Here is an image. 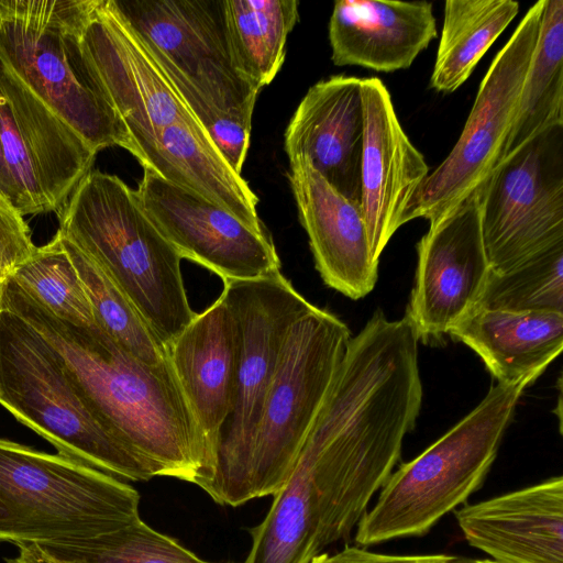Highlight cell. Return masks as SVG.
<instances>
[{
  "label": "cell",
  "mask_w": 563,
  "mask_h": 563,
  "mask_svg": "<svg viewBox=\"0 0 563 563\" xmlns=\"http://www.w3.org/2000/svg\"><path fill=\"white\" fill-rule=\"evenodd\" d=\"M2 309L55 349L88 404L154 477L200 486L208 445L176 378L136 360L96 322L82 327L54 316L11 279L3 285Z\"/></svg>",
  "instance_id": "1"
},
{
  "label": "cell",
  "mask_w": 563,
  "mask_h": 563,
  "mask_svg": "<svg viewBox=\"0 0 563 563\" xmlns=\"http://www.w3.org/2000/svg\"><path fill=\"white\" fill-rule=\"evenodd\" d=\"M81 42L141 165L229 210L251 228L265 230L257 214L258 199L247 181L227 165L110 0H95Z\"/></svg>",
  "instance_id": "2"
},
{
  "label": "cell",
  "mask_w": 563,
  "mask_h": 563,
  "mask_svg": "<svg viewBox=\"0 0 563 563\" xmlns=\"http://www.w3.org/2000/svg\"><path fill=\"white\" fill-rule=\"evenodd\" d=\"M227 165L240 173L257 95L236 68L224 0H110Z\"/></svg>",
  "instance_id": "3"
},
{
  "label": "cell",
  "mask_w": 563,
  "mask_h": 563,
  "mask_svg": "<svg viewBox=\"0 0 563 563\" xmlns=\"http://www.w3.org/2000/svg\"><path fill=\"white\" fill-rule=\"evenodd\" d=\"M57 216L56 233L109 275L165 346L194 319L181 256L122 179L91 169Z\"/></svg>",
  "instance_id": "4"
},
{
  "label": "cell",
  "mask_w": 563,
  "mask_h": 563,
  "mask_svg": "<svg viewBox=\"0 0 563 563\" xmlns=\"http://www.w3.org/2000/svg\"><path fill=\"white\" fill-rule=\"evenodd\" d=\"M95 0H0V65L95 152L137 148L82 48Z\"/></svg>",
  "instance_id": "5"
},
{
  "label": "cell",
  "mask_w": 563,
  "mask_h": 563,
  "mask_svg": "<svg viewBox=\"0 0 563 563\" xmlns=\"http://www.w3.org/2000/svg\"><path fill=\"white\" fill-rule=\"evenodd\" d=\"M532 384L492 385L483 400L418 456L402 463L356 525L355 542L369 547L421 537L478 490L496 460L523 390Z\"/></svg>",
  "instance_id": "6"
},
{
  "label": "cell",
  "mask_w": 563,
  "mask_h": 563,
  "mask_svg": "<svg viewBox=\"0 0 563 563\" xmlns=\"http://www.w3.org/2000/svg\"><path fill=\"white\" fill-rule=\"evenodd\" d=\"M139 504L118 477L0 438V543L91 540L140 519Z\"/></svg>",
  "instance_id": "7"
},
{
  "label": "cell",
  "mask_w": 563,
  "mask_h": 563,
  "mask_svg": "<svg viewBox=\"0 0 563 563\" xmlns=\"http://www.w3.org/2000/svg\"><path fill=\"white\" fill-rule=\"evenodd\" d=\"M0 405L58 454L118 478L154 477L88 404L55 349L5 309L0 312Z\"/></svg>",
  "instance_id": "8"
},
{
  "label": "cell",
  "mask_w": 563,
  "mask_h": 563,
  "mask_svg": "<svg viewBox=\"0 0 563 563\" xmlns=\"http://www.w3.org/2000/svg\"><path fill=\"white\" fill-rule=\"evenodd\" d=\"M351 339L341 319L317 306L292 324L265 396L233 507L274 496L285 485Z\"/></svg>",
  "instance_id": "9"
},
{
  "label": "cell",
  "mask_w": 563,
  "mask_h": 563,
  "mask_svg": "<svg viewBox=\"0 0 563 563\" xmlns=\"http://www.w3.org/2000/svg\"><path fill=\"white\" fill-rule=\"evenodd\" d=\"M220 296L238 325L235 395L209 476L200 488L216 503L232 506L287 335L314 305L280 272L255 279L223 280Z\"/></svg>",
  "instance_id": "10"
},
{
  "label": "cell",
  "mask_w": 563,
  "mask_h": 563,
  "mask_svg": "<svg viewBox=\"0 0 563 563\" xmlns=\"http://www.w3.org/2000/svg\"><path fill=\"white\" fill-rule=\"evenodd\" d=\"M542 8L540 0L528 10L493 59L457 142L413 195L404 223L438 218L479 190L500 163L537 44Z\"/></svg>",
  "instance_id": "11"
},
{
  "label": "cell",
  "mask_w": 563,
  "mask_h": 563,
  "mask_svg": "<svg viewBox=\"0 0 563 563\" xmlns=\"http://www.w3.org/2000/svg\"><path fill=\"white\" fill-rule=\"evenodd\" d=\"M481 230L494 273L563 245V125L504 158L479 189Z\"/></svg>",
  "instance_id": "12"
},
{
  "label": "cell",
  "mask_w": 563,
  "mask_h": 563,
  "mask_svg": "<svg viewBox=\"0 0 563 563\" xmlns=\"http://www.w3.org/2000/svg\"><path fill=\"white\" fill-rule=\"evenodd\" d=\"M0 137L22 214L56 212L91 170L97 152L0 65Z\"/></svg>",
  "instance_id": "13"
},
{
  "label": "cell",
  "mask_w": 563,
  "mask_h": 563,
  "mask_svg": "<svg viewBox=\"0 0 563 563\" xmlns=\"http://www.w3.org/2000/svg\"><path fill=\"white\" fill-rule=\"evenodd\" d=\"M136 190L140 202L181 258L222 280H246L280 272L275 245L265 230L251 228L229 210L176 185L148 167Z\"/></svg>",
  "instance_id": "14"
},
{
  "label": "cell",
  "mask_w": 563,
  "mask_h": 563,
  "mask_svg": "<svg viewBox=\"0 0 563 563\" xmlns=\"http://www.w3.org/2000/svg\"><path fill=\"white\" fill-rule=\"evenodd\" d=\"M407 308L419 340H438L476 306L490 273L479 214V190L429 221Z\"/></svg>",
  "instance_id": "15"
},
{
  "label": "cell",
  "mask_w": 563,
  "mask_h": 563,
  "mask_svg": "<svg viewBox=\"0 0 563 563\" xmlns=\"http://www.w3.org/2000/svg\"><path fill=\"white\" fill-rule=\"evenodd\" d=\"M361 88V209L372 257L379 263L389 240L405 224V211L429 175V167L404 131L384 82L377 77L362 78Z\"/></svg>",
  "instance_id": "16"
},
{
  "label": "cell",
  "mask_w": 563,
  "mask_h": 563,
  "mask_svg": "<svg viewBox=\"0 0 563 563\" xmlns=\"http://www.w3.org/2000/svg\"><path fill=\"white\" fill-rule=\"evenodd\" d=\"M362 78L335 75L311 86L285 131L289 161L305 158L340 195L361 206Z\"/></svg>",
  "instance_id": "17"
},
{
  "label": "cell",
  "mask_w": 563,
  "mask_h": 563,
  "mask_svg": "<svg viewBox=\"0 0 563 563\" xmlns=\"http://www.w3.org/2000/svg\"><path fill=\"white\" fill-rule=\"evenodd\" d=\"M290 162L288 179L316 269L327 286L351 299L369 294L378 277L361 206L332 188L305 159Z\"/></svg>",
  "instance_id": "18"
},
{
  "label": "cell",
  "mask_w": 563,
  "mask_h": 563,
  "mask_svg": "<svg viewBox=\"0 0 563 563\" xmlns=\"http://www.w3.org/2000/svg\"><path fill=\"white\" fill-rule=\"evenodd\" d=\"M470 545L497 563H563V477L455 510Z\"/></svg>",
  "instance_id": "19"
},
{
  "label": "cell",
  "mask_w": 563,
  "mask_h": 563,
  "mask_svg": "<svg viewBox=\"0 0 563 563\" xmlns=\"http://www.w3.org/2000/svg\"><path fill=\"white\" fill-rule=\"evenodd\" d=\"M165 347L173 373L207 441L209 470L201 486L209 476L235 395L239 333L222 297L196 313Z\"/></svg>",
  "instance_id": "20"
},
{
  "label": "cell",
  "mask_w": 563,
  "mask_h": 563,
  "mask_svg": "<svg viewBox=\"0 0 563 563\" xmlns=\"http://www.w3.org/2000/svg\"><path fill=\"white\" fill-rule=\"evenodd\" d=\"M437 36L429 1L338 0L329 21L335 66L407 69Z\"/></svg>",
  "instance_id": "21"
},
{
  "label": "cell",
  "mask_w": 563,
  "mask_h": 563,
  "mask_svg": "<svg viewBox=\"0 0 563 563\" xmlns=\"http://www.w3.org/2000/svg\"><path fill=\"white\" fill-rule=\"evenodd\" d=\"M449 334L472 349L498 383H533L563 349V313L473 309Z\"/></svg>",
  "instance_id": "22"
},
{
  "label": "cell",
  "mask_w": 563,
  "mask_h": 563,
  "mask_svg": "<svg viewBox=\"0 0 563 563\" xmlns=\"http://www.w3.org/2000/svg\"><path fill=\"white\" fill-rule=\"evenodd\" d=\"M558 125H563V0H543L537 44L501 161Z\"/></svg>",
  "instance_id": "23"
},
{
  "label": "cell",
  "mask_w": 563,
  "mask_h": 563,
  "mask_svg": "<svg viewBox=\"0 0 563 563\" xmlns=\"http://www.w3.org/2000/svg\"><path fill=\"white\" fill-rule=\"evenodd\" d=\"M514 0H448L430 86L457 90L492 44L518 14Z\"/></svg>",
  "instance_id": "24"
},
{
  "label": "cell",
  "mask_w": 563,
  "mask_h": 563,
  "mask_svg": "<svg viewBox=\"0 0 563 563\" xmlns=\"http://www.w3.org/2000/svg\"><path fill=\"white\" fill-rule=\"evenodd\" d=\"M298 4L297 0H224L235 66L258 90L284 64L288 34L299 19Z\"/></svg>",
  "instance_id": "25"
},
{
  "label": "cell",
  "mask_w": 563,
  "mask_h": 563,
  "mask_svg": "<svg viewBox=\"0 0 563 563\" xmlns=\"http://www.w3.org/2000/svg\"><path fill=\"white\" fill-rule=\"evenodd\" d=\"M59 238L88 295L95 322L136 360L176 378L165 345L130 299L89 255L63 236Z\"/></svg>",
  "instance_id": "26"
},
{
  "label": "cell",
  "mask_w": 563,
  "mask_h": 563,
  "mask_svg": "<svg viewBox=\"0 0 563 563\" xmlns=\"http://www.w3.org/2000/svg\"><path fill=\"white\" fill-rule=\"evenodd\" d=\"M10 279L54 316L76 325L95 323L88 295L57 233Z\"/></svg>",
  "instance_id": "27"
},
{
  "label": "cell",
  "mask_w": 563,
  "mask_h": 563,
  "mask_svg": "<svg viewBox=\"0 0 563 563\" xmlns=\"http://www.w3.org/2000/svg\"><path fill=\"white\" fill-rule=\"evenodd\" d=\"M474 309L563 313V245L506 273L490 271Z\"/></svg>",
  "instance_id": "28"
},
{
  "label": "cell",
  "mask_w": 563,
  "mask_h": 563,
  "mask_svg": "<svg viewBox=\"0 0 563 563\" xmlns=\"http://www.w3.org/2000/svg\"><path fill=\"white\" fill-rule=\"evenodd\" d=\"M38 547L57 563H211L154 530L141 518L91 540Z\"/></svg>",
  "instance_id": "29"
},
{
  "label": "cell",
  "mask_w": 563,
  "mask_h": 563,
  "mask_svg": "<svg viewBox=\"0 0 563 563\" xmlns=\"http://www.w3.org/2000/svg\"><path fill=\"white\" fill-rule=\"evenodd\" d=\"M23 217L12 203L0 198V285L37 250Z\"/></svg>",
  "instance_id": "30"
},
{
  "label": "cell",
  "mask_w": 563,
  "mask_h": 563,
  "mask_svg": "<svg viewBox=\"0 0 563 563\" xmlns=\"http://www.w3.org/2000/svg\"><path fill=\"white\" fill-rule=\"evenodd\" d=\"M310 563H497L492 559H472L453 554H387L365 547H345L333 554L320 553Z\"/></svg>",
  "instance_id": "31"
},
{
  "label": "cell",
  "mask_w": 563,
  "mask_h": 563,
  "mask_svg": "<svg viewBox=\"0 0 563 563\" xmlns=\"http://www.w3.org/2000/svg\"><path fill=\"white\" fill-rule=\"evenodd\" d=\"M0 198L12 203L22 213V200L20 192L8 167L4 151L0 137Z\"/></svg>",
  "instance_id": "32"
},
{
  "label": "cell",
  "mask_w": 563,
  "mask_h": 563,
  "mask_svg": "<svg viewBox=\"0 0 563 563\" xmlns=\"http://www.w3.org/2000/svg\"><path fill=\"white\" fill-rule=\"evenodd\" d=\"M19 555L8 563H57L37 544H19Z\"/></svg>",
  "instance_id": "33"
},
{
  "label": "cell",
  "mask_w": 563,
  "mask_h": 563,
  "mask_svg": "<svg viewBox=\"0 0 563 563\" xmlns=\"http://www.w3.org/2000/svg\"><path fill=\"white\" fill-rule=\"evenodd\" d=\"M4 285V284H3ZM3 285H0V312L2 310V291H3Z\"/></svg>",
  "instance_id": "34"
}]
</instances>
